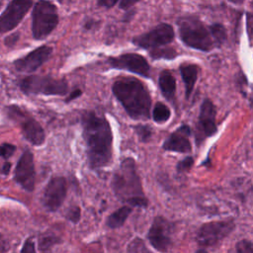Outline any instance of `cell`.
I'll return each mask as SVG.
<instances>
[{
    "label": "cell",
    "mask_w": 253,
    "mask_h": 253,
    "mask_svg": "<svg viewBox=\"0 0 253 253\" xmlns=\"http://www.w3.org/2000/svg\"><path fill=\"white\" fill-rule=\"evenodd\" d=\"M117 3H118L117 0H100V1L97 2V4L99 6H102V7H105V8H112Z\"/></svg>",
    "instance_id": "836d02e7"
},
{
    "label": "cell",
    "mask_w": 253,
    "mask_h": 253,
    "mask_svg": "<svg viewBox=\"0 0 253 253\" xmlns=\"http://www.w3.org/2000/svg\"><path fill=\"white\" fill-rule=\"evenodd\" d=\"M61 239L53 233H43L39 238V248L42 253H47L57 243H60Z\"/></svg>",
    "instance_id": "44dd1931"
},
{
    "label": "cell",
    "mask_w": 253,
    "mask_h": 253,
    "mask_svg": "<svg viewBox=\"0 0 253 253\" xmlns=\"http://www.w3.org/2000/svg\"><path fill=\"white\" fill-rule=\"evenodd\" d=\"M210 29L217 46H220L221 44H223L227 39V33H226L225 27L220 23H214L210 25Z\"/></svg>",
    "instance_id": "603a6c76"
},
{
    "label": "cell",
    "mask_w": 253,
    "mask_h": 253,
    "mask_svg": "<svg viewBox=\"0 0 253 253\" xmlns=\"http://www.w3.org/2000/svg\"><path fill=\"white\" fill-rule=\"evenodd\" d=\"M175 37L174 29L171 25L161 23L150 31L132 38V43L144 49H156L169 44Z\"/></svg>",
    "instance_id": "9c48e42d"
},
{
    "label": "cell",
    "mask_w": 253,
    "mask_h": 253,
    "mask_svg": "<svg viewBox=\"0 0 253 253\" xmlns=\"http://www.w3.org/2000/svg\"><path fill=\"white\" fill-rule=\"evenodd\" d=\"M180 73H181V77L183 79V82L185 84L186 98L189 99L192 95V92L194 90L195 84H196L197 79H198L199 67H198L197 64H194V63L182 64L180 66Z\"/></svg>",
    "instance_id": "d6986e66"
},
{
    "label": "cell",
    "mask_w": 253,
    "mask_h": 253,
    "mask_svg": "<svg viewBox=\"0 0 253 253\" xmlns=\"http://www.w3.org/2000/svg\"><path fill=\"white\" fill-rule=\"evenodd\" d=\"M15 150H16V146L14 144L5 142L0 145V157L4 159H8L14 154Z\"/></svg>",
    "instance_id": "f546056e"
},
{
    "label": "cell",
    "mask_w": 253,
    "mask_h": 253,
    "mask_svg": "<svg viewBox=\"0 0 253 253\" xmlns=\"http://www.w3.org/2000/svg\"><path fill=\"white\" fill-rule=\"evenodd\" d=\"M135 133L137 134L141 142H147L152 135V129L149 126L146 125H136L133 126Z\"/></svg>",
    "instance_id": "d4e9b609"
},
{
    "label": "cell",
    "mask_w": 253,
    "mask_h": 253,
    "mask_svg": "<svg viewBox=\"0 0 253 253\" xmlns=\"http://www.w3.org/2000/svg\"><path fill=\"white\" fill-rule=\"evenodd\" d=\"M32 5L33 2L30 0L11 1L0 15V33L14 30L24 19Z\"/></svg>",
    "instance_id": "4fadbf2b"
},
{
    "label": "cell",
    "mask_w": 253,
    "mask_h": 253,
    "mask_svg": "<svg viewBox=\"0 0 253 253\" xmlns=\"http://www.w3.org/2000/svg\"><path fill=\"white\" fill-rule=\"evenodd\" d=\"M18 40H19V34L17 33L12 34L5 39V44L8 46H13L18 42Z\"/></svg>",
    "instance_id": "1f68e13d"
},
{
    "label": "cell",
    "mask_w": 253,
    "mask_h": 253,
    "mask_svg": "<svg viewBox=\"0 0 253 253\" xmlns=\"http://www.w3.org/2000/svg\"><path fill=\"white\" fill-rule=\"evenodd\" d=\"M127 253H149L143 243L139 238L133 239L127 247Z\"/></svg>",
    "instance_id": "4316f807"
},
{
    "label": "cell",
    "mask_w": 253,
    "mask_h": 253,
    "mask_svg": "<svg viewBox=\"0 0 253 253\" xmlns=\"http://www.w3.org/2000/svg\"><path fill=\"white\" fill-rule=\"evenodd\" d=\"M81 94H82V91H81L80 89H75V90H73V91L70 93V95L66 98L65 102H70V101H72V100H74V99L80 97Z\"/></svg>",
    "instance_id": "e575fe53"
},
{
    "label": "cell",
    "mask_w": 253,
    "mask_h": 253,
    "mask_svg": "<svg viewBox=\"0 0 253 253\" xmlns=\"http://www.w3.org/2000/svg\"><path fill=\"white\" fill-rule=\"evenodd\" d=\"M172 231V223L165 217L158 215L155 216L152 221L147 233V238L155 250L166 253L170 251L173 245Z\"/></svg>",
    "instance_id": "30bf717a"
},
{
    "label": "cell",
    "mask_w": 253,
    "mask_h": 253,
    "mask_svg": "<svg viewBox=\"0 0 253 253\" xmlns=\"http://www.w3.org/2000/svg\"><path fill=\"white\" fill-rule=\"evenodd\" d=\"M177 26L180 39L187 46L201 51H211L217 46L210 26H206L198 16H181Z\"/></svg>",
    "instance_id": "277c9868"
},
{
    "label": "cell",
    "mask_w": 253,
    "mask_h": 253,
    "mask_svg": "<svg viewBox=\"0 0 253 253\" xmlns=\"http://www.w3.org/2000/svg\"><path fill=\"white\" fill-rule=\"evenodd\" d=\"M52 47L49 45H41L32 50L25 56L14 61V66L19 72L32 73L39 69L51 55Z\"/></svg>",
    "instance_id": "2e32d148"
},
{
    "label": "cell",
    "mask_w": 253,
    "mask_h": 253,
    "mask_svg": "<svg viewBox=\"0 0 253 253\" xmlns=\"http://www.w3.org/2000/svg\"><path fill=\"white\" fill-rule=\"evenodd\" d=\"M190 136V126L188 125H182L164 140L162 148L165 151H174L179 153L190 152L192 149Z\"/></svg>",
    "instance_id": "e0dca14e"
},
{
    "label": "cell",
    "mask_w": 253,
    "mask_h": 253,
    "mask_svg": "<svg viewBox=\"0 0 253 253\" xmlns=\"http://www.w3.org/2000/svg\"><path fill=\"white\" fill-rule=\"evenodd\" d=\"M20 253H37L36 246H35V241H34L33 237H28L25 240Z\"/></svg>",
    "instance_id": "4dcf8cb0"
},
{
    "label": "cell",
    "mask_w": 253,
    "mask_h": 253,
    "mask_svg": "<svg viewBox=\"0 0 253 253\" xmlns=\"http://www.w3.org/2000/svg\"><path fill=\"white\" fill-rule=\"evenodd\" d=\"M137 1H132V0H124V1H121L120 3H119V5H120V8H122V9H124V10H126V11H128L135 3H136Z\"/></svg>",
    "instance_id": "d6a6232c"
},
{
    "label": "cell",
    "mask_w": 253,
    "mask_h": 253,
    "mask_svg": "<svg viewBox=\"0 0 253 253\" xmlns=\"http://www.w3.org/2000/svg\"><path fill=\"white\" fill-rule=\"evenodd\" d=\"M14 179L26 191H34L36 184V170L34 155L30 150H25L18 160L14 172Z\"/></svg>",
    "instance_id": "9a60e30c"
},
{
    "label": "cell",
    "mask_w": 253,
    "mask_h": 253,
    "mask_svg": "<svg viewBox=\"0 0 253 253\" xmlns=\"http://www.w3.org/2000/svg\"><path fill=\"white\" fill-rule=\"evenodd\" d=\"M234 228L235 222L232 219L206 222L199 228L196 239L202 247L213 246L228 236Z\"/></svg>",
    "instance_id": "ba28073f"
},
{
    "label": "cell",
    "mask_w": 253,
    "mask_h": 253,
    "mask_svg": "<svg viewBox=\"0 0 253 253\" xmlns=\"http://www.w3.org/2000/svg\"><path fill=\"white\" fill-rule=\"evenodd\" d=\"M9 118L20 125L24 137L33 145L40 146L45 140V133L41 124L22 108L12 105L6 108Z\"/></svg>",
    "instance_id": "52a82bcc"
},
{
    "label": "cell",
    "mask_w": 253,
    "mask_h": 253,
    "mask_svg": "<svg viewBox=\"0 0 253 253\" xmlns=\"http://www.w3.org/2000/svg\"><path fill=\"white\" fill-rule=\"evenodd\" d=\"M159 89L166 100L174 104L176 96V79L170 70L164 69L158 77Z\"/></svg>",
    "instance_id": "ac0fdd59"
},
{
    "label": "cell",
    "mask_w": 253,
    "mask_h": 253,
    "mask_svg": "<svg viewBox=\"0 0 253 253\" xmlns=\"http://www.w3.org/2000/svg\"><path fill=\"white\" fill-rule=\"evenodd\" d=\"M59 21L57 7L49 1H39L32 13V33L35 40L46 38L56 28Z\"/></svg>",
    "instance_id": "8992f818"
},
{
    "label": "cell",
    "mask_w": 253,
    "mask_h": 253,
    "mask_svg": "<svg viewBox=\"0 0 253 253\" xmlns=\"http://www.w3.org/2000/svg\"><path fill=\"white\" fill-rule=\"evenodd\" d=\"M193 165H194V158L192 156H187L183 160L178 162L176 169L179 173H183L190 170L193 167Z\"/></svg>",
    "instance_id": "f1b7e54d"
},
{
    "label": "cell",
    "mask_w": 253,
    "mask_h": 253,
    "mask_svg": "<svg viewBox=\"0 0 253 253\" xmlns=\"http://www.w3.org/2000/svg\"><path fill=\"white\" fill-rule=\"evenodd\" d=\"M150 55L154 59L158 58H166V59H173L177 56V52L170 47H159L150 51Z\"/></svg>",
    "instance_id": "cb8c5ba5"
},
{
    "label": "cell",
    "mask_w": 253,
    "mask_h": 253,
    "mask_svg": "<svg viewBox=\"0 0 253 253\" xmlns=\"http://www.w3.org/2000/svg\"><path fill=\"white\" fill-rule=\"evenodd\" d=\"M106 63L111 68L127 70L145 78L150 77V66L145 57L138 53L127 52L119 56H111L108 57Z\"/></svg>",
    "instance_id": "7c38bea8"
},
{
    "label": "cell",
    "mask_w": 253,
    "mask_h": 253,
    "mask_svg": "<svg viewBox=\"0 0 253 253\" xmlns=\"http://www.w3.org/2000/svg\"><path fill=\"white\" fill-rule=\"evenodd\" d=\"M112 92L126 114L133 120H147L150 116L151 97L146 86L133 77L118 78Z\"/></svg>",
    "instance_id": "7a4b0ae2"
},
{
    "label": "cell",
    "mask_w": 253,
    "mask_h": 253,
    "mask_svg": "<svg viewBox=\"0 0 253 253\" xmlns=\"http://www.w3.org/2000/svg\"><path fill=\"white\" fill-rule=\"evenodd\" d=\"M11 166L12 164L10 162H5L2 166V173L4 175H8L10 173V170H11Z\"/></svg>",
    "instance_id": "d590c367"
},
{
    "label": "cell",
    "mask_w": 253,
    "mask_h": 253,
    "mask_svg": "<svg viewBox=\"0 0 253 253\" xmlns=\"http://www.w3.org/2000/svg\"><path fill=\"white\" fill-rule=\"evenodd\" d=\"M0 243H1V234H0Z\"/></svg>",
    "instance_id": "74e56055"
},
{
    "label": "cell",
    "mask_w": 253,
    "mask_h": 253,
    "mask_svg": "<svg viewBox=\"0 0 253 253\" xmlns=\"http://www.w3.org/2000/svg\"><path fill=\"white\" fill-rule=\"evenodd\" d=\"M19 87L27 95L64 96L68 92V84L64 78H56L50 75L26 76L20 80Z\"/></svg>",
    "instance_id": "5b68a950"
},
{
    "label": "cell",
    "mask_w": 253,
    "mask_h": 253,
    "mask_svg": "<svg viewBox=\"0 0 253 253\" xmlns=\"http://www.w3.org/2000/svg\"><path fill=\"white\" fill-rule=\"evenodd\" d=\"M231 253H253L252 242L247 239H242L238 241Z\"/></svg>",
    "instance_id": "484cf974"
},
{
    "label": "cell",
    "mask_w": 253,
    "mask_h": 253,
    "mask_svg": "<svg viewBox=\"0 0 253 253\" xmlns=\"http://www.w3.org/2000/svg\"><path fill=\"white\" fill-rule=\"evenodd\" d=\"M67 194V181L62 176H55L52 177L47 185L45 186L43 197H42V204L44 208L49 211H57Z\"/></svg>",
    "instance_id": "5bb4252c"
},
{
    "label": "cell",
    "mask_w": 253,
    "mask_h": 253,
    "mask_svg": "<svg viewBox=\"0 0 253 253\" xmlns=\"http://www.w3.org/2000/svg\"><path fill=\"white\" fill-rule=\"evenodd\" d=\"M131 211H132V208L129 206H124V207L116 210L114 212H112L107 217L106 225L112 229L123 226L124 223L126 222V218L131 213Z\"/></svg>",
    "instance_id": "ffe728a7"
},
{
    "label": "cell",
    "mask_w": 253,
    "mask_h": 253,
    "mask_svg": "<svg viewBox=\"0 0 253 253\" xmlns=\"http://www.w3.org/2000/svg\"><path fill=\"white\" fill-rule=\"evenodd\" d=\"M171 117L170 109L162 102H157L152 111V119L157 124H163L167 122Z\"/></svg>",
    "instance_id": "7402d4cb"
},
{
    "label": "cell",
    "mask_w": 253,
    "mask_h": 253,
    "mask_svg": "<svg viewBox=\"0 0 253 253\" xmlns=\"http://www.w3.org/2000/svg\"><path fill=\"white\" fill-rule=\"evenodd\" d=\"M80 122L89 166L95 170L109 166L113 162V132L107 118L86 111Z\"/></svg>",
    "instance_id": "6da1fadb"
},
{
    "label": "cell",
    "mask_w": 253,
    "mask_h": 253,
    "mask_svg": "<svg viewBox=\"0 0 253 253\" xmlns=\"http://www.w3.org/2000/svg\"><path fill=\"white\" fill-rule=\"evenodd\" d=\"M80 217H81V210L78 206H73L67 210L66 218L69 221L73 223H77L80 220Z\"/></svg>",
    "instance_id": "83f0119b"
},
{
    "label": "cell",
    "mask_w": 253,
    "mask_h": 253,
    "mask_svg": "<svg viewBox=\"0 0 253 253\" xmlns=\"http://www.w3.org/2000/svg\"><path fill=\"white\" fill-rule=\"evenodd\" d=\"M116 197L129 207L147 208L148 200L143 192L141 179L133 158H124L115 171L111 183Z\"/></svg>",
    "instance_id": "3957f363"
},
{
    "label": "cell",
    "mask_w": 253,
    "mask_h": 253,
    "mask_svg": "<svg viewBox=\"0 0 253 253\" xmlns=\"http://www.w3.org/2000/svg\"><path fill=\"white\" fill-rule=\"evenodd\" d=\"M196 253H207V251L205 249H199L196 251Z\"/></svg>",
    "instance_id": "8d00e7d4"
},
{
    "label": "cell",
    "mask_w": 253,
    "mask_h": 253,
    "mask_svg": "<svg viewBox=\"0 0 253 253\" xmlns=\"http://www.w3.org/2000/svg\"><path fill=\"white\" fill-rule=\"evenodd\" d=\"M217 131L216 126V109L211 100L205 99L200 108L199 121L196 128V142L197 145L203 143V141L215 134Z\"/></svg>",
    "instance_id": "8fae6325"
}]
</instances>
